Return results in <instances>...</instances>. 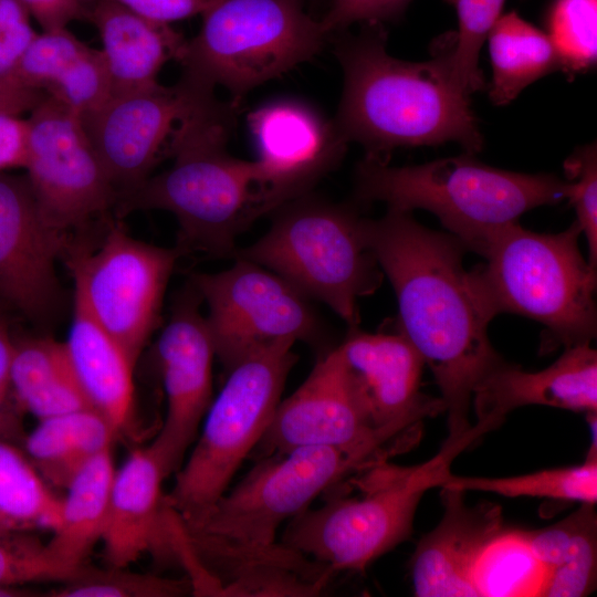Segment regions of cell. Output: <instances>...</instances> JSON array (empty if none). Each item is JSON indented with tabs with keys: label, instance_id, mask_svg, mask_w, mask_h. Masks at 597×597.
Listing matches in <instances>:
<instances>
[{
	"label": "cell",
	"instance_id": "6da1fadb",
	"mask_svg": "<svg viewBox=\"0 0 597 597\" xmlns=\"http://www.w3.org/2000/svg\"><path fill=\"white\" fill-rule=\"evenodd\" d=\"M364 232L396 294L398 331L421 355L448 412L447 442L472 433L469 411L476 385L504 359L488 335L492 321L464 268V244L389 209L364 218Z\"/></svg>",
	"mask_w": 597,
	"mask_h": 597
},
{
	"label": "cell",
	"instance_id": "7a4b0ae2",
	"mask_svg": "<svg viewBox=\"0 0 597 597\" xmlns=\"http://www.w3.org/2000/svg\"><path fill=\"white\" fill-rule=\"evenodd\" d=\"M336 34L343 92L334 123L347 143L363 145L367 157L381 160L398 147L447 142L471 155L481 150L483 138L470 96L453 75L452 33L422 62L389 54L381 23Z\"/></svg>",
	"mask_w": 597,
	"mask_h": 597
},
{
	"label": "cell",
	"instance_id": "3957f363",
	"mask_svg": "<svg viewBox=\"0 0 597 597\" xmlns=\"http://www.w3.org/2000/svg\"><path fill=\"white\" fill-rule=\"evenodd\" d=\"M233 119V104L220 102L214 91L201 93L170 135L172 165L121 196L115 217L168 211L179 226L182 255L234 256L238 235L264 212L255 161L227 150Z\"/></svg>",
	"mask_w": 597,
	"mask_h": 597
},
{
	"label": "cell",
	"instance_id": "277c9868",
	"mask_svg": "<svg viewBox=\"0 0 597 597\" xmlns=\"http://www.w3.org/2000/svg\"><path fill=\"white\" fill-rule=\"evenodd\" d=\"M580 234L576 220L558 233L515 221L493 233L480 253L485 263L470 270L491 320L513 313L544 326L542 353L596 337L597 273L579 250Z\"/></svg>",
	"mask_w": 597,
	"mask_h": 597
},
{
	"label": "cell",
	"instance_id": "5b68a950",
	"mask_svg": "<svg viewBox=\"0 0 597 597\" xmlns=\"http://www.w3.org/2000/svg\"><path fill=\"white\" fill-rule=\"evenodd\" d=\"M470 155L402 167L365 156L355 170L356 198L401 211H430L476 254L523 213L568 198V181L555 175L503 170Z\"/></svg>",
	"mask_w": 597,
	"mask_h": 597
},
{
	"label": "cell",
	"instance_id": "8992f818",
	"mask_svg": "<svg viewBox=\"0 0 597 597\" xmlns=\"http://www.w3.org/2000/svg\"><path fill=\"white\" fill-rule=\"evenodd\" d=\"M468 444L446 442L433 459L415 467L376 461L349 476L359 493L347 496L337 486L317 509L291 520L282 544L327 565L335 573L363 570L411 533L422 495L441 486L454 457Z\"/></svg>",
	"mask_w": 597,
	"mask_h": 597
},
{
	"label": "cell",
	"instance_id": "52a82bcc",
	"mask_svg": "<svg viewBox=\"0 0 597 597\" xmlns=\"http://www.w3.org/2000/svg\"><path fill=\"white\" fill-rule=\"evenodd\" d=\"M235 258L252 261L358 326V300L380 285L383 271L353 207L303 195L277 209L270 229Z\"/></svg>",
	"mask_w": 597,
	"mask_h": 597
},
{
	"label": "cell",
	"instance_id": "ba28073f",
	"mask_svg": "<svg viewBox=\"0 0 597 597\" xmlns=\"http://www.w3.org/2000/svg\"><path fill=\"white\" fill-rule=\"evenodd\" d=\"M294 343L277 341L228 371L205 416L200 437L165 496L185 528L197 526L206 517L261 440L297 360L292 350Z\"/></svg>",
	"mask_w": 597,
	"mask_h": 597
},
{
	"label": "cell",
	"instance_id": "9c48e42d",
	"mask_svg": "<svg viewBox=\"0 0 597 597\" xmlns=\"http://www.w3.org/2000/svg\"><path fill=\"white\" fill-rule=\"evenodd\" d=\"M306 0H220L179 59L181 77L237 100L316 55L331 38Z\"/></svg>",
	"mask_w": 597,
	"mask_h": 597
},
{
	"label": "cell",
	"instance_id": "30bf717a",
	"mask_svg": "<svg viewBox=\"0 0 597 597\" xmlns=\"http://www.w3.org/2000/svg\"><path fill=\"white\" fill-rule=\"evenodd\" d=\"M389 453L369 447L304 446L256 459L255 465L224 492L197 526L185 530L247 547L271 546L284 521Z\"/></svg>",
	"mask_w": 597,
	"mask_h": 597
},
{
	"label": "cell",
	"instance_id": "8fae6325",
	"mask_svg": "<svg viewBox=\"0 0 597 597\" xmlns=\"http://www.w3.org/2000/svg\"><path fill=\"white\" fill-rule=\"evenodd\" d=\"M111 219L96 248L72 237L62 259L74 281V297L136 365L159 323L166 287L182 253L135 239L121 219Z\"/></svg>",
	"mask_w": 597,
	"mask_h": 597
},
{
	"label": "cell",
	"instance_id": "7c38bea8",
	"mask_svg": "<svg viewBox=\"0 0 597 597\" xmlns=\"http://www.w3.org/2000/svg\"><path fill=\"white\" fill-rule=\"evenodd\" d=\"M217 273L192 275L208 306L216 357L228 373L250 354L281 339L316 344L324 326L308 297L272 271L247 259Z\"/></svg>",
	"mask_w": 597,
	"mask_h": 597
},
{
	"label": "cell",
	"instance_id": "4fadbf2b",
	"mask_svg": "<svg viewBox=\"0 0 597 597\" xmlns=\"http://www.w3.org/2000/svg\"><path fill=\"white\" fill-rule=\"evenodd\" d=\"M28 122L25 177L46 223L74 235L109 217L117 192L81 117L46 94Z\"/></svg>",
	"mask_w": 597,
	"mask_h": 597
},
{
	"label": "cell",
	"instance_id": "5bb4252c",
	"mask_svg": "<svg viewBox=\"0 0 597 597\" xmlns=\"http://www.w3.org/2000/svg\"><path fill=\"white\" fill-rule=\"evenodd\" d=\"M404 433L373 426L338 347L322 356L303 384L280 400L261 440L256 459L304 446L388 448ZM251 453V454H252Z\"/></svg>",
	"mask_w": 597,
	"mask_h": 597
},
{
	"label": "cell",
	"instance_id": "9a60e30c",
	"mask_svg": "<svg viewBox=\"0 0 597 597\" xmlns=\"http://www.w3.org/2000/svg\"><path fill=\"white\" fill-rule=\"evenodd\" d=\"M201 297L191 284L175 301L155 344V360L167 411L148 446L169 476L182 464L212 402L213 341L199 311Z\"/></svg>",
	"mask_w": 597,
	"mask_h": 597
},
{
	"label": "cell",
	"instance_id": "2e32d148",
	"mask_svg": "<svg viewBox=\"0 0 597 597\" xmlns=\"http://www.w3.org/2000/svg\"><path fill=\"white\" fill-rule=\"evenodd\" d=\"M72 235L43 219L25 176L0 171V302L41 327L59 318L55 264Z\"/></svg>",
	"mask_w": 597,
	"mask_h": 597
},
{
	"label": "cell",
	"instance_id": "e0dca14e",
	"mask_svg": "<svg viewBox=\"0 0 597 597\" xmlns=\"http://www.w3.org/2000/svg\"><path fill=\"white\" fill-rule=\"evenodd\" d=\"M207 90L184 77L174 86L159 83L147 88L111 95L81 117L91 144L121 196L140 186L178 122Z\"/></svg>",
	"mask_w": 597,
	"mask_h": 597
},
{
	"label": "cell",
	"instance_id": "ac0fdd59",
	"mask_svg": "<svg viewBox=\"0 0 597 597\" xmlns=\"http://www.w3.org/2000/svg\"><path fill=\"white\" fill-rule=\"evenodd\" d=\"M248 124L258 151L264 214L306 195L341 163L348 144L334 121L292 98L258 107Z\"/></svg>",
	"mask_w": 597,
	"mask_h": 597
},
{
	"label": "cell",
	"instance_id": "d6986e66",
	"mask_svg": "<svg viewBox=\"0 0 597 597\" xmlns=\"http://www.w3.org/2000/svg\"><path fill=\"white\" fill-rule=\"evenodd\" d=\"M337 347L375 428L405 432L422 418L444 411L440 398L420 391L425 362L399 331L349 327Z\"/></svg>",
	"mask_w": 597,
	"mask_h": 597
},
{
	"label": "cell",
	"instance_id": "ffe728a7",
	"mask_svg": "<svg viewBox=\"0 0 597 597\" xmlns=\"http://www.w3.org/2000/svg\"><path fill=\"white\" fill-rule=\"evenodd\" d=\"M166 478L149 447L132 451L115 470L101 540L107 567L127 568L145 554L180 559L179 517L161 493Z\"/></svg>",
	"mask_w": 597,
	"mask_h": 597
},
{
	"label": "cell",
	"instance_id": "44dd1931",
	"mask_svg": "<svg viewBox=\"0 0 597 597\" xmlns=\"http://www.w3.org/2000/svg\"><path fill=\"white\" fill-rule=\"evenodd\" d=\"M188 552L221 596H317L335 574L282 543L247 547L185 531Z\"/></svg>",
	"mask_w": 597,
	"mask_h": 597
},
{
	"label": "cell",
	"instance_id": "7402d4cb",
	"mask_svg": "<svg viewBox=\"0 0 597 597\" xmlns=\"http://www.w3.org/2000/svg\"><path fill=\"white\" fill-rule=\"evenodd\" d=\"M443 514L417 544L411 562L418 597H476L472 566L484 545L503 527L495 503L467 504L464 492L440 486Z\"/></svg>",
	"mask_w": 597,
	"mask_h": 597
},
{
	"label": "cell",
	"instance_id": "603a6c76",
	"mask_svg": "<svg viewBox=\"0 0 597 597\" xmlns=\"http://www.w3.org/2000/svg\"><path fill=\"white\" fill-rule=\"evenodd\" d=\"M472 405L479 425L498 428L512 410L546 406L572 411H597V352L590 344L569 348L547 368L525 371L503 362L474 388Z\"/></svg>",
	"mask_w": 597,
	"mask_h": 597
},
{
	"label": "cell",
	"instance_id": "cb8c5ba5",
	"mask_svg": "<svg viewBox=\"0 0 597 597\" xmlns=\"http://www.w3.org/2000/svg\"><path fill=\"white\" fill-rule=\"evenodd\" d=\"M85 18L96 28L111 95L156 85L161 67L179 61L186 41L169 24L153 22L112 0H92Z\"/></svg>",
	"mask_w": 597,
	"mask_h": 597
},
{
	"label": "cell",
	"instance_id": "d4e9b609",
	"mask_svg": "<svg viewBox=\"0 0 597 597\" xmlns=\"http://www.w3.org/2000/svg\"><path fill=\"white\" fill-rule=\"evenodd\" d=\"M64 344L91 408L107 420L117 436L134 417L135 364L76 297H73L72 322Z\"/></svg>",
	"mask_w": 597,
	"mask_h": 597
},
{
	"label": "cell",
	"instance_id": "484cf974",
	"mask_svg": "<svg viewBox=\"0 0 597 597\" xmlns=\"http://www.w3.org/2000/svg\"><path fill=\"white\" fill-rule=\"evenodd\" d=\"M11 383L20 409L38 420L91 408L64 342L48 335H13Z\"/></svg>",
	"mask_w": 597,
	"mask_h": 597
},
{
	"label": "cell",
	"instance_id": "4316f807",
	"mask_svg": "<svg viewBox=\"0 0 597 597\" xmlns=\"http://www.w3.org/2000/svg\"><path fill=\"white\" fill-rule=\"evenodd\" d=\"M114 474L109 447L83 464L65 488L60 523L45 543L51 557L61 565L76 570L101 542Z\"/></svg>",
	"mask_w": 597,
	"mask_h": 597
},
{
	"label": "cell",
	"instance_id": "83f0119b",
	"mask_svg": "<svg viewBox=\"0 0 597 597\" xmlns=\"http://www.w3.org/2000/svg\"><path fill=\"white\" fill-rule=\"evenodd\" d=\"M22 450L48 483L66 488L90 459L112 447L116 433L92 408L38 420Z\"/></svg>",
	"mask_w": 597,
	"mask_h": 597
},
{
	"label": "cell",
	"instance_id": "f1b7e54d",
	"mask_svg": "<svg viewBox=\"0 0 597 597\" xmlns=\"http://www.w3.org/2000/svg\"><path fill=\"white\" fill-rule=\"evenodd\" d=\"M486 40L492 65L489 95L495 105L511 103L526 86L561 69L547 34L515 11L502 14Z\"/></svg>",
	"mask_w": 597,
	"mask_h": 597
},
{
	"label": "cell",
	"instance_id": "f546056e",
	"mask_svg": "<svg viewBox=\"0 0 597 597\" xmlns=\"http://www.w3.org/2000/svg\"><path fill=\"white\" fill-rule=\"evenodd\" d=\"M547 575L525 532L503 528L481 549L470 577L478 597H533L543 596Z\"/></svg>",
	"mask_w": 597,
	"mask_h": 597
},
{
	"label": "cell",
	"instance_id": "4dcf8cb0",
	"mask_svg": "<svg viewBox=\"0 0 597 597\" xmlns=\"http://www.w3.org/2000/svg\"><path fill=\"white\" fill-rule=\"evenodd\" d=\"M62 499L29 460L22 448L0 440V512L13 531L57 527Z\"/></svg>",
	"mask_w": 597,
	"mask_h": 597
},
{
	"label": "cell",
	"instance_id": "1f68e13d",
	"mask_svg": "<svg viewBox=\"0 0 597 597\" xmlns=\"http://www.w3.org/2000/svg\"><path fill=\"white\" fill-rule=\"evenodd\" d=\"M441 486L459 491H482L507 498L531 496L596 504L597 454L567 468L547 469L506 478L457 476L452 473Z\"/></svg>",
	"mask_w": 597,
	"mask_h": 597
},
{
	"label": "cell",
	"instance_id": "d6a6232c",
	"mask_svg": "<svg viewBox=\"0 0 597 597\" xmlns=\"http://www.w3.org/2000/svg\"><path fill=\"white\" fill-rule=\"evenodd\" d=\"M546 34L569 74L593 69L597 60V0H553L545 15Z\"/></svg>",
	"mask_w": 597,
	"mask_h": 597
},
{
	"label": "cell",
	"instance_id": "836d02e7",
	"mask_svg": "<svg viewBox=\"0 0 597 597\" xmlns=\"http://www.w3.org/2000/svg\"><path fill=\"white\" fill-rule=\"evenodd\" d=\"M193 591L191 580L128 572L80 566L62 585L53 589L55 597H176Z\"/></svg>",
	"mask_w": 597,
	"mask_h": 597
},
{
	"label": "cell",
	"instance_id": "e575fe53",
	"mask_svg": "<svg viewBox=\"0 0 597 597\" xmlns=\"http://www.w3.org/2000/svg\"><path fill=\"white\" fill-rule=\"evenodd\" d=\"M458 15V31L452 33L453 75L469 96L484 86L479 54L505 0H447Z\"/></svg>",
	"mask_w": 597,
	"mask_h": 597
},
{
	"label": "cell",
	"instance_id": "d590c367",
	"mask_svg": "<svg viewBox=\"0 0 597 597\" xmlns=\"http://www.w3.org/2000/svg\"><path fill=\"white\" fill-rule=\"evenodd\" d=\"M86 49L67 28L38 33L15 70L12 84L45 93Z\"/></svg>",
	"mask_w": 597,
	"mask_h": 597
},
{
	"label": "cell",
	"instance_id": "8d00e7d4",
	"mask_svg": "<svg viewBox=\"0 0 597 597\" xmlns=\"http://www.w3.org/2000/svg\"><path fill=\"white\" fill-rule=\"evenodd\" d=\"M597 519L594 504L585 503L583 517L563 562L548 572L543 596L582 597L595 589Z\"/></svg>",
	"mask_w": 597,
	"mask_h": 597
},
{
	"label": "cell",
	"instance_id": "74e56055",
	"mask_svg": "<svg viewBox=\"0 0 597 597\" xmlns=\"http://www.w3.org/2000/svg\"><path fill=\"white\" fill-rule=\"evenodd\" d=\"M74 573L54 561L32 532L0 531V586L62 583Z\"/></svg>",
	"mask_w": 597,
	"mask_h": 597
},
{
	"label": "cell",
	"instance_id": "f35d334b",
	"mask_svg": "<svg viewBox=\"0 0 597 597\" xmlns=\"http://www.w3.org/2000/svg\"><path fill=\"white\" fill-rule=\"evenodd\" d=\"M45 93L80 117L98 108L111 96V80L102 51L87 46Z\"/></svg>",
	"mask_w": 597,
	"mask_h": 597
},
{
	"label": "cell",
	"instance_id": "ab89813d",
	"mask_svg": "<svg viewBox=\"0 0 597 597\" xmlns=\"http://www.w3.org/2000/svg\"><path fill=\"white\" fill-rule=\"evenodd\" d=\"M568 179V200L576 211V222L588 245V262L597 265V147L577 148L564 163Z\"/></svg>",
	"mask_w": 597,
	"mask_h": 597
},
{
	"label": "cell",
	"instance_id": "60d3db41",
	"mask_svg": "<svg viewBox=\"0 0 597 597\" xmlns=\"http://www.w3.org/2000/svg\"><path fill=\"white\" fill-rule=\"evenodd\" d=\"M411 0H331L320 18L326 33L332 36L354 23H383L396 21Z\"/></svg>",
	"mask_w": 597,
	"mask_h": 597
},
{
	"label": "cell",
	"instance_id": "b9f144b4",
	"mask_svg": "<svg viewBox=\"0 0 597 597\" xmlns=\"http://www.w3.org/2000/svg\"><path fill=\"white\" fill-rule=\"evenodd\" d=\"M0 303V440L22 448L25 438L24 412L20 409L12 389L11 359L13 333Z\"/></svg>",
	"mask_w": 597,
	"mask_h": 597
},
{
	"label": "cell",
	"instance_id": "7bdbcfd3",
	"mask_svg": "<svg viewBox=\"0 0 597 597\" xmlns=\"http://www.w3.org/2000/svg\"><path fill=\"white\" fill-rule=\"evenodd\" d=\"M161 24L203 14L220 0H112Z\"/></svg>",
	"mask_w": 597,
	"mask_h": 597
},
{
	"label": "cell",
	"instance_id": "ee69618b",
	"mask_svg": "<svg viewBox=\"0 0 597 597\" xmlns=\"http://www.w3.org/2000/svg\"><path fill=\"white\" fill-rule=\"evenodd\" d=\"M36 34L30 21L0 25V87L17 88L14 72Z\"/></svg>",
	"mask_w": 597,
	"mask_h": 597
},
{
	"label": "cell",
	"instance_id": "f6af8a7d",
	"mask_svg": "<svg viewBox=\"0 0 597 597\" xmlns=\"http://www.w3.org/2000/svg\"><path fill=\"white\" fill-rule=\"evenodd\" d=\"M28 119L0 113V171L24 168L29 148Z\"/></svg>",
	"mask_w": 597,
	"mask_h": 597
},
{
	"label": "cell",
	"instance_id": "bcb514c9",
	"mask_svg": "<svg viewBox=\"0 0 597 597\" xmlns=\"http://www.w3.org/2000/svg\"><path fill=\"white\" fill-rule=\"evenodd\" d=\"M41 25L43 31L67 28L74 21L85 18L84 0H20Z\"/></svg>",
	"mask_w": 597,
	"mask_h": 597
},
{
	"label": "cell",
	"instance_id": "7dc6e473",
	"mask_svg": "<svg viewBox=\"0 0 597 597\" xmlns=\"http://www.w3.org/2000/svg\"><path fill=\"white\" fill-rule=\"evenodd\" d=\"M44 97L42 91L0 87V113L20 115L31 112Z\"/></svg>",
	"mask_w": 597,
	"mask_h": 597
},
{
	"label": "cell",
	"instance_id": "c3c4849f",
	"mask_svg": "<svg viewBox=\"0 0 597 597\" xmlns=\"http://www.w3.org/2000/svg\"><path fill=\"white\" fill-rule=\"evenodd\" d=\"M30 21V13L20 0H0V25Z\"/></svg>",
	"mask_w": 597,
	"mask_h": 597
},
{
	"label": "cell",
	"instance_id": "681fc988",
	"mask_svg": "<svg viewBox=\"0 0 597 597\" xmlns=\"http://www.w3.org/2000/svg\"><path fill=\"white\" fill-rule=\"evenodd\" d=\"M0 531H13L0 512Z\"/></svg>",
	"mask_w": 597,
	"mask_h": 597
},
{
	"label": "cell",
	"instance_id": "f907efd6",
	"mask_svg": "<svg viewBox=\"0 0 597 597\" xmlns=\"http://www.w3.org/2000/svg\"><path fill=\"white\" fill-rule=\"evenodd\" d=\"M313 1H316V0H313Z\"/></svg>",
	"mask_w": 597,
	"mask_h": 597
},
{
	"label": "cell",
	"instance_id": "816d5d0a",
	"mask_svg": "<svg viewBox=\"0 0 597 597\" xmlns=\"http://www.w3.org/2000/svg\"><path fill=\"white\" fill-rule=\"evenodd\" d=\"M1 303V302H0ZM2 304V303H1Z\"/></svg>",
	"mask_w": 597,
	"mask_h": 597
}]
</instances>
